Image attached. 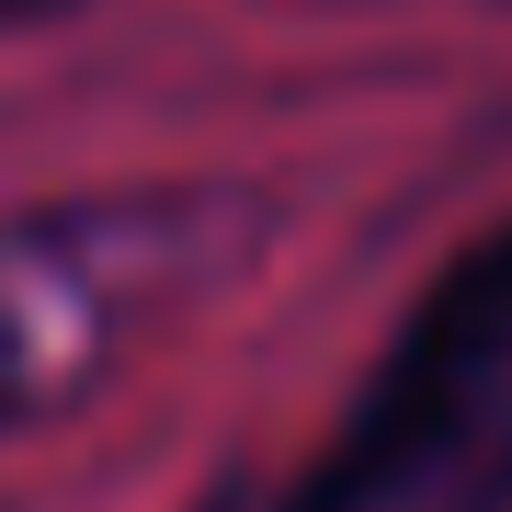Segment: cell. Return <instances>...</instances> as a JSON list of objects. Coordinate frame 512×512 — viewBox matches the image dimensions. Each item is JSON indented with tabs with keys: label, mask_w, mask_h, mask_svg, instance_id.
<instances>
[{
	"label": "cell",
	"mask_w": 512,
	"mask_h": 512,
	"mask_svg": "<svg viewBox=\"0 0 512 512\" xmlns=\"http://www.w3.org/2000/svg\"><path fill=\"white\" fill-rule=\"evenodd\" d=\"M274 512H512V228L444 262Z\"/></svg>",
	"instance_id": "cell-1"
},
{
	"label": "cell",
	"mask_w": 512,
	"mask_h": 512,
	"mask_svg": "<svg viewBox=\"0 0 512 512\" xmlns=\"http://www.w3.org/2000/svg\"><path fill=\"white\" fill-rule=\"evenodd\" d=\"M114 353V308L69 239H0V433L69 410Z\"/></svg>",
	"instance_id": "cell-2"
},
{
	"label": "cell",
	"mask_w": 512,
	"mask_h": 512,
	"mask_svg": "<svg viewBox=\"0 0 512 512\" xmlns=\"http://www.w3.org/2000/svg\"><path fill=\"white\" fill-rule=\"evenodd\" d=\"M0 12H46V0H0Z\"/></svg>",
	"instance_id": "cell-3"
}]
</instances>
